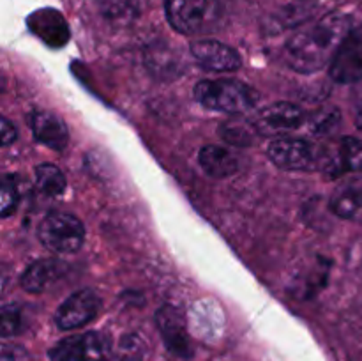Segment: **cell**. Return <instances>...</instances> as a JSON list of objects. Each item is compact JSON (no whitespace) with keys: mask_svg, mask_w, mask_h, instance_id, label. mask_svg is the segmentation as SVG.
Instances as JSON below:
<instances>
[{"mask_svg":"<svg viewBox=\"0 0 362 361\" xmlns=\"http://www.w3.org/2000/svg\"><path fill=\"white\" fill-rule=\"evenodd\" d=\"M350 18L329 13L300 28L285 46V62L297 73L310 74L332 62L350 32Z\"/></svg>","mask_w":362,"mask_h":361,"instance_id":"1","label":"cell"},{"mask_svg":"<svg viewBox=\"0 0 362 361\" xmlns=\"http://www.w3.org/2000/svg\"><path fill=\"white\" fill-rule=\"evenodd\" d=\"M194 96L205 108L225 113H243L258 103L257 91L237 80H202Z\"/></svg>","mask_w":362,"mask_h":361,"instance_id":"2","label":"cell"},{"mask_svg":"<svg viewBox=\"0 0 362 361\" xmlns=\"http://www.w3.org/2000/svg\"><path fill=\"white\" fill-rule=\"evenodd\" d=\"M42 246L55 253H74L85 241V227L74 214L53 211L42 218L37 229Z\"/></svg>","mask_w":362,"mask_h":361,"instance_id":"3","label":"cell"},{"mask_svg":"<svg viewBox=\"0 0 362 361\" xmlns=\"http://www.w3.org/2000/svg\"><path fill=\"white\" fill-rule=\"evenodd\" d=\"M269 158L283 170H310L318 165V152L303 138L278 137L269 144Z\"/></svg>","mask_w":362,"mask_h":361,"instance_id":"4","label":"cell"},{"mask_svg":"<svg viewBox=\"0 0 362 361\" xmlns=\"http://www.w3.org/2000/svg\"><path fill=\"white\" fill-rule=\"evenodd\" d=\"M156 326L163 336L166 349L179 357L193 356L189 335L186 328V317L179 308L165 304L156 311Z\"/></svg>","mask_w":362,"mask_h":361,"instance_id":"5","label":"cell"},{"mask_svg":"<svg viewBox=\"0 0 362 361\" xmlns=\"http://www.w3.org/2000/svg\"><path fill=\"white\" fill-rule=\"evenodd\" d=\"M318 166L329 177H339L346 172L362 170V142L345 137L332 144L318 156Z\"/></svg>","mask_w":362,"mask_h":361,"instance_id":"6","label":"cell"},{"mask_svg":"<svg viewBox=\"0 0 362 361\" xmlns=\"http://www.w3.org/2000/svg\"><path fill=\"white\" fill-rule=\"evenodd\" d=\"M99 306H101V301L94 290H78L59 306L55 314L57 326L64 331L81 328L98 315Z\"/></svg>","mask_w":362,"mask_h":361,"instance_id":"7","label":"cell"},{"mask_svg":"<svg viewBox=\"0 0 362 361\" xmlns=\"http://www.w3.org/2000/svg\"><path fill=\"white\" fill-rule=\"evenodd\" d=\"M304 122V112L293 103L279 101L269 105L258 113L255 120L258 134H269V137H281L283 133L297 130Z\"/></svg>","mask_w":362,"mask_h":361,"instance_id":"8","label":"cell"},{"mask_svg":"<svg viewBox=\"0 0 362 361\" xmlns=\"http://www.w3.org/2000/svg\"><path fill=\"white\" fill-rule=\"evenodd\" d=\"M191 55L197 60L198 66L205 71L214 73H226L237 71L243 66V59L233 48L216 39H200L191 45Z\"/></svg>","mask_w":362,"mask_h":361,"instance_id":"9","label":"cell"},{"mask_svg":"<svg viewBox=\"0 0 362 361\" xmlns=\"http://www.w3.org/2000/svg\"><path fill=\"white\" fill-rule=\"evenodd\" d=\"M331 76L338 84L362 80V38L350 34L331 62Z\"/></svg>","mask_w":362,"mask_h":361,"instance_id":"10","label":"cell"},{"mask_svg":"<svg viewBox=\"0 0 362 361\" xmlns=\"http://www.w3.org/2000/svg\"><path fill=\"white\" fill-rule=\"evenodd\" d=\"M209 0H165L168 23L180 34H194L202 28Z\"/></svg>","mask_w":362,"mask_h":361,"instance_id":"11","label":"cell"},{"mask_svg":"<svg viewBox=\"0 0 362 361\" xmlns=\"http://www.w3.org/2000/svg\"><path fill=\"white\" fill-rule=\"evenodd\" d=\"M32 133L39 144L53 151H64L69 144V131L64 120L48 110H39L32 115Z\"/></svg>","mask_w":362,"mask_h":361,"instance_id":"12","label":"cell"},{"mask_svg":"<svg viewBox=\"0 0 362 361\" xmlns=\"http://www.w3.org/2000/svg\"><path fill=\"white\" fill-rule=\"evenodd\" d=\"M64 269L66 264L57 258H41L32 262L21 275V287L32 294L42 292L64 275Z\"/></svg>","mask_w":362,"mask_h":361,"instance_id":"13","label":"cell"},{"mask_svg":"<svg viewBox=\"0 0 362 361\" xmlns=\"http://www.w3.org/2000/svg\"><path fill=\"white\" fill-rule=\"evenodd\" d=\"M28 25L32 30L52 45H64L69 35L67 25L60 13L53 9H41L28 18Z\"/></svg>","mask_w":362,"mask_h":361,"instance_id":"14","label":"cell"},{"mask_svg":"<svg viewBox=\"0 0 362 361\" xmlns=\"http://www.w3.org/2000/svg\"><path fill=\"white\" fill-rule=\"evenodd\" d=\"M200 165L211 177H230L239 170V159L221 145H205L200 151Z\"/></svg>","mask_w":362,"mask_h":361,"instance_id":"15","label":"cell"},{"mask_svg":"<svg viewBox=\"0 0 362 361\" xmlns=\"http://www.w3.org/2000/svg\"><path fill=\"white\" fill-rule=\"evenodd\" d=\"M329 209L339 218H359L362 214V184L346 183L334 190L331 200H329Z\"/></svg>","mask_w":362,"mask_h":361,"instance_id":"16","label":"cell"},{"mask_svg":"<svg viewBox=\"0 0 362 361\" xmlns=\"http://www.w3.org/2000/svg\"><path fill=\"white\" fill-rule=\"evenodd\" d=\"M35 186L46 197H59L66 190V176L53 163H42L35 168Z\"/></svg>","mask_w":362,"mask_h":361,"instance_id":"17","label":"cell"},{"mask_svg":"<svg viewBox=\"0 0 362 361\" xmlns=\"http://www.w3.org/2000/svg\"><path fill=\"white\" fill-rule=\"evenodd\" d=\"M219 131L228 144L237 145V147L253 145L255 134H258L255 124H250L247 120H228V122L223 124Z\"/></svg>","mask_w":362,"mask_h":361,"instance_id":"18","label":"cell"},{"mask_svg":"<svg viewBox=\"0 0 362 361\" xmlns=\"http://www.w3.org/2000/svg\"><path fill=\"white\" fill-rule=\"evenodd\" d=\"M49 361H85L83 335L67 336L49 350Z\"/></svg>","mask_w":362,"mask_h":361,"instance_id":"19","label":"cell"},{"mask_svg":"<svg viewBox=\"0 0 362 361\" xmlns=\"http://www.w3.org/2000/svg\"><path fill=\"white\" fill-rule=\"evenodd\" d=\"M85 338V361H110V342L101 333H87Z\"/></svg>","mask_w":362,"mask_h":361,"instance_id":"20","label":"cell"},{"mask_svg":"<svg viewBox=\"0 0 362 361\" xmlns=\"http://www.w3.org/2000/svg\"><path fill=\"white\" fill-rule=\"evenodd\" d=\"M99 13L110 21L126 20L134 9V0H95Z\"/></svg>","mask_w":362,"mask_h":361,"instance_id":"21","label":"cell"},{"mask_svg":"<svg viewBox=\"0 0 362 361\" xmlns=\"http://www.w3.org/2000/svg\"><path fill=\"white\" fill-rule=\"evenodd\" d=\"M339 120H341V115L336 108H329V110H322V112L315 113L311 117L310 127L315 134L318 137H325V134L332 133V131L338 127Z\"/></svg>","mask_w":362,"mask_h":361,"instance_id":"22","label":"cell"},{"mask_svg":"<svg viewBox=\"0 0 362 361\" xmlns=\"http://www.w3.org/2000/svg\"><path fill=\"white\" fill-rule=\"evenodd\" d=\"M23 328V317H21V310L16 304H4L2 315H0V331L2 336H13L21 331Z\"/></svg>","mask_w":362,"mask_h":361,"instance_id":"23","label":"cell"},{"mask_svg":"<svg viewBox=\"0 0 362 361\" xmlns=\"http://www.w3.org/2000/svg\"><path fill=\"white\" fill-rule=\"evenodd\" d=\"M18 205V191L14 188V184L9 179H6L2 183V191H0V209H2V218L13 214L16 211Z\"/></svg>","mask_w":362,"mask_h":361,"instance_id":"24","label":"cell"},{"mask_svg":"<svg viewBox=\"0 0 362 361\" xmlns=\"http://www.w3.org/2000/svg\"><path fill=\"white\" fill-rule=\"evenodd\" d=\"M0 133H2V145H4V147H7V145H11L14 140H16V127H14V124H11V120L6 119V117L2 119Z\"/></svg>","mask_w":362,"mask_h":361,"instance_id":"25","label":"cell"},{"mask_svg":"<svg viewBox=\"0 0 362 361\" xmlns=\"http://www.w3.org/2000/svg\"><path fill=\"white\" fill-rule=\"evenodd\" d=\"M2 361H28V354L21 347L6 345L2 350Z\"/></svg>","mask_w":362,"mask_h":361,"instance_id":"26","label":"cell"},{"mask_svg":"<svg viewBox=\"0 0 362 361\" xmlns=\"http://www.w3.org/2000/svg\"><path fill=\"white\" fill-rule=\"evenodd\" d=\"M113 361H141V357L138 356L136 353H134V350H131V349H124V353L120 354V356H117L115 360Z\"/></svg>","mask_w":362,"mask_h":361,"instance_id":"27","label":"cell"},{"mask_svg":"<svg viewBox=\"0 0 362 361\" xmlns=\"http://www.w3.org/2000/svg\"><path fill=\"white\" fill-rule=\"evenodd\" d=\"M356 120H357V127H359V130H362V105L359 106V110H357Z\"/></svg>","mask_w":362,"mask_h":361,"instance_id":"28","label":"cell"}]
</instances>
